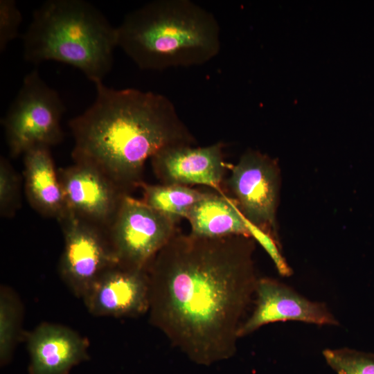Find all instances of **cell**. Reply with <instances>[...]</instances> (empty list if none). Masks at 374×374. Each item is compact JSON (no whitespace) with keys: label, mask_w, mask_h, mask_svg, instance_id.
Listing matches in <instances>:
<instances>
[{"label":"cell","mask_w":374,"mask_h":374,"mask_svg":"<svg viewBox=\"0 0 374 374\" xmlns=\"http://www.w3.org/2000/svg\"><path fill=\"white\" fill-rule=\"evenodd\" d=\"M118 46L143 70L202 65L220 51L213 13L190 0H154L116 27Z\"/></svg>","instance_id":"3"},{"label":"cell","mask_w":374,"mask_h":374,"mask_svg":"<svg viewBox=\"0 0 374 374\" xmlns=\"http://www.w3.org/2000/svg\"><path fill=\"white\" fill-rule=\"evenodd\" d=\"M96 96L69 122L75 162L91 164L123 192L138 188L146 161L168 146L197 141L164 95L95 84Z\"/></svg>","instance_id":"2"},{"label":"cell","mask_w":374,"mask_h":374,"mask_svg":"<svg viewBox=\"0 0 374 374\" xmlns=\"http://www.w3.org/2000/svg\"><path fill=\"white\" fill-rule=\"evenodd\" d=\"M242 217L250 237L265 250L274 263L278 272L283 276H290L292 274V270L282 256L276 239L269 233L249 222L242 214Z\"/></svg>","instance_id":"20"},{"label":"cell","mask_w":374,"mask_h":374,"mask_svg":"<svg viewBox=\"0 0 374 374\" xmlns=\"http://www.w3.org/2000/svg\"><path fill=\"white\" fill-rule=\"evenodd\" d=\"M49 148L36 145L24 154L25 193L35 210L59 221L69 211Z\"/></svg>","instance_id":"14"},{"label":"cell","mask_w":374,"mask_h":374,"mask_svg":"<svg viewBox=\"0 0 374 374\" xmlns=\"http://www.w3.org/2000/svg\"><path fill=\"white\" fill-rule=\"evenodd\" d=\"M323 356L337 374H374V354L341 348L325 349Z\"/></svg>","instance_id":"18"},{"label":"cell","mask_w":374,"mask_h":374,"mask_svg":"<svg viewBox=\"0 0 374 374\" xmlns=\"http://www.w3.org/2000/svg\"><path fill=\"white\" fill-rule=\"evenodd\" d=\"M28 374H69L89 358L86 339L69 328L42 323L28 337Z\"/></svg>","instance_id":"13"},{"label":"cell","mask_w":374,"mask_h":374,"mask_svg":"<svg viewBox=\"0 0 374 374\" xmlns=\"http://www.w3.org/2000/svg\"><path fill=\"white\" fill-rule=\"evenodd\" d=\"M19 310L10 294L3 290L0 296V364L11 360L17 337Z\"/></svg>","instance_id":"17"},{"label":"cell","mask_w":374,"mask_h":374,"mask_svg":"<svg viewBox=\"0 0 374 374\" xmlns=\"http://www.w3.org/2000/svg\"><path fill=\"white\" fill-rule=\"evenodd\" d=\"M58 175L68 211L108 229L125 193L101 170L87 163L75 162L60 169Z\"/></svg>","instance_id":"9"},{"label":"cell","mask_w":374,"mask_h":374,"mask_svg":"<svg viewBox=\"0 0 374 374\" xmlns=\"http://www.w3.org/2000/svg\"><path fill=\"white\" fill-rule=\"evenodd\" d=\"M20 181L18 175L5 157L0 159V213L12 216L19 207Z\"/></svg>","instance_id":"19"},{"label":"cell","mask_w":374,"mask_h":374,"mask_svg":"<svg viewBox=\"0 0 374 374\" xmlns=\"http://www.w3.org/2000/svg\"><path fill=\"white\" fill-rule=\"evenodd\" d=\"M254 249L251 237L177 231L148 267L150 320L193 363L235 355L258 279Z\"/></svg>","instance_id":"1"},{"label":"cell","mask_w":374,"mask_h":374,"mask_svg":"<svg viewBox=\"0 0 374 374\" xmlns=\"http://www.w3.org/2000/svg\"><path fill=\"white\" fill-rule=\"evenodd\" d=\"M177 222L142 199L124 194L107 229L118 266L147 270L157 253L177 233Z\"/></svg>","instance_id":"6"},{"label":"cell","mask_w":374,"mask_h":374,"mask_svg":"<svg viewBox=\"0 0 374 374\" xmlns=\"http://www.w3.org/2000/svg\"><path fill=\"white\" fill-rule=\"evenodd\" d=\"M82 299L97 316L141 315L150 308L148 271L111 267L97 278Z\"/></svg>","instance_id":"12"},{"label":"cell","mask_w":374,"mask_h":374,"mask_svg":"<svg viewBox=\"0 0 374 374\" xmlns=\"http://www.w3.org/2000/svg\"><path fill=\"white\" fill-rule=\"evenodd\" d=\"M185 218L193 235L215 238L230 235L250 237L235 202L215 190L195 204Z\"/></svg>","instance_id":"15"},{"label":"cell","mask_w":374,"mask_h":374,"mask_svg":"<svg viewBox=\"0 0 374 374\" xmlns=\"http://www.w3.org/2000/svg\"><path fill=\"white\" fill-rule=\"evenodd\" d=\"M255 296L254 310L241 325L239 338L252 333L264 325L278 321L339 325L337 319L325 303L312 301L276 279L258 278Z\"/></svg>","instance_id":"11"},{"label":"cell","mask_w":374,"mask_h":374,"mask_svg":"<svg viewBox=\"0 0 374 374\" xmlns=\"http://www.w3.org/2000/svg\"><path fill=\"white\" fill-rule=\"evenodd\" d=\"M64 112L57 91L37 70L28 73L3 119L10 155L16 157L36 145L51 147L61 142Z\"/></svg>","instance_id":"5"},{"label":"cell","mask_w":374,"mask_h":374,"mask_svg":"<svg viewBox=\"0 0 374 374\" xmlns=\"http://www.w3.org/2000/svg\"><path fill=\"white\" fill-rule=\"evenodd\" d=\"M138 188L141 189L142 200L146 204L177 222L185 218L190 208L210 193L190 186L144 181Z\"/></svg>","instance_id":"16"},{"label":"cell","mask_w":374,"mask_h":374,"mask_svg":"<svg viewBox=\"0 0 374 374\" xmlns=\"http://www.w3.org/2000/svg\"><path fill=\"white\" fill-rule=\"evenodd\" d=\"M223 148L222 142L205 147L168 146L151 157L152 170L162 184L202 185L226 194L223 186L229 165L224 159Z\"/></svg>","instance_id":"10"},{"label":"cell","mask_w":374,"mask_h":374,"mask_svg":"<svg viewBox=\"0 0 374 374\" xmlns=\"http://www.w3.org/2000/svg\"><path fill=\"white\" fill-rule=\"evenodd\" d=\"M23 44L27 62H61L96 84L112 69L117 29L86 1L48 0L33 12Z\"/></svg>","instance_id":"4"},{"label":"cell","mask_w":374,"mask_h":374,"mask_svg":"<svg viewBox=\"0 0 374 374\" xmlns=\"http://www.w3.org/2000/svg\"><path fill=\"white\" fill-rule=\"evenodd\" d=\"M59 222L64 239L60 274L73 292L83 298L97 278L118 262L101 227L69 211Z\"/></svg>","instance_id":"8"},{"label":"cell","mask_w":374,"mask_h":374,"mask_svg":"<svg viewBox=\"0 0 374 374\" xmlns=\"http://www.w3.org/2000/svg\"><path fill=\"white\" fill-rule=\"evenodd\" d=\"M224 186L240 211L249 222L276 239V213L280 176L275 160L258 151L248 150L235 165Z\"/></svg>","instance_id":"7"},{"label":"cell","mask_w":374,"mask_h":374,"mask_svg":"<svg viewBox=\"0 0 374 374\" xmlns=\"http://www.w3.org/2000/svg\"><path fill=\"white\" fill-rule=\"evenodd\" d=\"M21 13L14 0L0 1V52L18 35Z\"/></svg>","instance_id":"21"}]
</instances>
